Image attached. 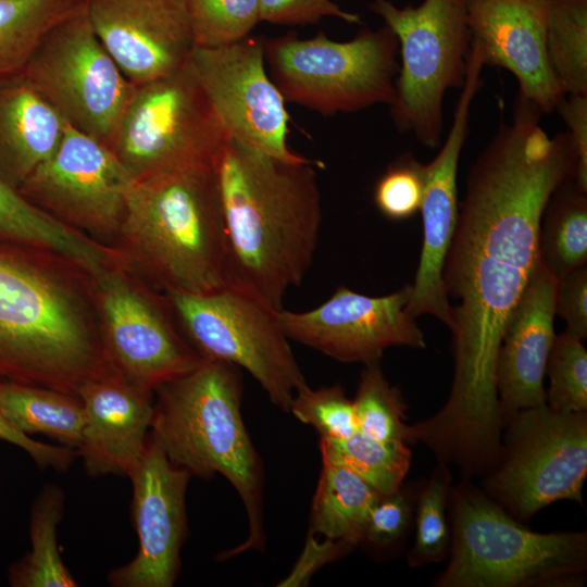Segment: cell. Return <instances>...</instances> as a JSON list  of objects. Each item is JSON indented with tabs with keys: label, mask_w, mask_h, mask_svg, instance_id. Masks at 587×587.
<instances>
[{
	"label": "cell",
	"mask_w": 587,
	"mask_h": 587,
	"mask_svg": "<svg viewBox=\"0 0 587 587\" xmlns=\"http://www.w3.org/2000/svg\"><path fill=\"white\" fill-rule=\"evenodd\" d=\"M520 93L472 163L442 280L451 304L453 378L444 407L416 423L422 442L463 463L494 459L504 417L496 378L505 328L541 263L540 224L554 190L575 178L567 132L550 137Z\"/></svg>",
	"instance_id": "6da1fadb"
},
{
	"label": "cell",
	"mask_w": 587,
	"mask_h": 587,
	"mask_svg": "<svg viewBox=\"0 0 587 587\" xmlns=\"http://www.w3.org/2000/svg\"><path fill=\"white\" fill-rule=\"evenodd\" d=\"M314 165L287 162L233 138L214 159L225 233L226 286L283 309L312 265L322 225Z\"/></svg>",
	"instance_id": "7a4b0ae2"
},
{
	"label": "cell",
	"mask_w": 587,
	"mask_h": 587,
	"mask_svg": "<svg viewBox=\"0 0 587 587\" xmlns=\"http://www.w3.org/2000/svg\"><path fill=\"white\" fill-rule=\"evenodd\" d=\"M157 389L151 434L168 460L203 478L221 474L245 505L248 536L222 558L262 550L263 471L241 415L239 367L202 359L195 369Z\"/></svg>",
	"instance_id": "3957f363"
},
{
	"label": "cell",
	"mask_w": 587,
	"mask_h": 587,
	"mask_svg": "<svg viewBox=\"0 0 587 587\" xmlns=\"http://www.w3.org/2000/svg\"><path fill=\"white\" fill-rule=\"evenodd\" d=\"M120 227L168 292L205 294L226 286L214 161L135 180Z\"/></svg>",
	"instance_id": "277c9868"
},
{
	"label": "cell",
	"mask_w": 587,
	"mask_h": 587,
	"mask_svg": "<svg viewBox=\"0 0 587 587\" xmlns=\"http://www.w3.org/2000/svg\"><path fill=\"white\" fill-rule=\"evenodd\" d=\"M23 246L0 237V380L78 397L109 372L73 301Z\"/></svg>",
	"instance_id": "5b68a950"
},
{
	"label": "cell",
	"mask_w": 587,
	"mask_h": 587,
	"mask_svg": "<svg viewBox=\"0 0 587 587\" xmlns=\"http://www.w3.org/2000/svg\"><path fill=\"white\" fill-rule=\"evenodd\" d=\"M449 562L436 587H576L587 573V532L537 533L470 479L451 486Z\"/></svg>",
	"instance_id": "8992f818"
},
{
	"label": "cell",
	"mask_w": 587,
	"mask_h": 587,
	"mask_svg": "<svg viewBox=\"0 0 587 587\" xmlns=\"http://www.w3.org/2000/svg\"><path fill=\"white\" fill-rule=\"evenodd\" d=\"M398 53V39L386 25L362 29L348 41L322 32L310 38L289 33L264 39L265 64L285 101L323 116L390 105Z\"/></svg>",
	"instance_id": "52a82bcc"
},
{
	"label": "cell",
	"mask_w": 587,
	"mask_h": 587,
	"mask_svg": "<svg viewBox=\"0 0 587 587\" xmlns=\"http://www.w3.org/2000/svg\"><path fill=\"white\" fill-rule=\"evenodd\" d=\"M399 42L401 64L395 83L390 115L397 130L411 133L426 148L442 140L444 98L462 88L471 50L466 0H424L398 8L389 0H372Z\"/></svg>",
	"instance_id": "ba28073f"
},
{
	"label": "cell",
	"mask_w": 587,
	"mask_h": 587,
	"mask_svg": "<svg viewBox=\"0 0 587 587\" xmlns=\"http://www.w3.org/2000/svg\"><path fill=\"white\" fill-rule=\"evenodd\" d=\"M501 451L483 491L519 521L560 500L580 505L587 475V412L563 413L546 403L504 422Z\"/></svg>",
	"instance_id": "9c48e42d"
},
{
	"label": "cell",
	"mask_w": 587,
	"mask_h": 587,
	"mask_svg": "<svg viewBox=\"0 0 587 587\" xmlns=\"http://www.w3.org/2000/svg\"><path fill=\"white\" fill-rule=\"evenodd\" d=\"M229 138L189 60L170 75L134 85L111 149L138 180L214 161Z\"/></svg>",
	"instance_id": "30bf717a"
},
{
	"label": "cell",
	"mask_w": 587,
	"mask_h": 587,
	"mask_svg": "<svg viewBox=\"0 0 587 587\" xmlns=\"http://www.w3.org/2000/svg\"><path fill=\"white\" fill-rule=\"evenodd\" d=\"M171 307L201 359L246 370L272 403L289 412L307 384L276 311L225 286L205 294L168 292Z\"/></svg>",
	"instance_id": "8fae6325"
},
{
	"label": "cell",
	"mask_w": 587,
	"mask_h": 587,
	"mask_svg": "<svg viewBox=\"0 0 587 587\" xmlns=\"http://www.w3.org/2000/svg\"><path fill=\"white\" fill-rule=\"evenodd\" d=\"M21 73L68 125L111 148L135 84L103 47L86 11L52 27Z\"/></svg>",
	"instance_id": "7c38bea8"
},
{
	"label": "cell",
	"mask_w": 587,
	"mask_h": 587,
	"mask_svg": "<svg viewBox=\"0 0 587 587\" xmlns=\"http://www.w3.org/2000/svg\"><path fill=\"white\" fill-rule=\"evenodd\" d=\"M190 64L230 138L273 158H308L288 146L286 101L267 74L264 39L195 47Z\"/></svg>",
	"instance_id": "4fadbf2b"
},
{
	"label": "cell",
	"mask_w": 587,
	"mask_h": 587,
	"mask_svg": "<svg viewBox=\"0 0 587 587\" xmlns=\"http://www.w3.org/2000/svg\"><path fill=\"white\" fill-rule=\"evenodd\" d=\"M134 183L109 146L66 123L55 151L17 192L51 215L109 230L121 226Z\"/></svg>",
	"instance_id": "5bb4252c"
},
{
	"label": "cell",
	"mask_w": 587,
	"mask_h": 587,
	"mask_svg": "<svg viewBox=\"0 0 587 587\" xmlns=\"http://www.w3.org/2000/svg\"><path fill=\"white\" fill-rule=\"evenodd\" d=\"M411 285L382 297L339 286L325 302L303 312L277 310L288 339L345 363L379 362L386 349H425V336L408 309Z\"/></svg>",
	"instance_id": "9a60e30c"
},
{
	"label": "cell",
	"mask_w": 587,
	"mask_h": 587,
	"mask_svg": "<svg viewBox=\"0 0 587 587\" xmlns=\"http://www.w3.org/2000/svg\"><path fill=\"white\" fill-rule=\"evenodd\" d=\"M483 67L480 54L472 50L449 133L437 155L425 164V187L420 209L423 245L407 308L414 317L429 314L447 327L451 323V305L442 270L458 221L459 160L469 133L471 107L484 85Z\"/></svg>",
	"instance_id": "2e32d148"
},
{
	"label": "cell",
	"mask_w": 587,
	"mask_h": 587,
	"mask_svg": "<svg viewBox=\"0 0 587 587\" xmlns=\"http://www.w3.org/2000/svg\"><path fill=\"white\" fill-rule=\"evenodd\" d=\"M191 473L173 464L150 433L143 454L129 476L139 549L109 574L116 587H172L180 567L187 532L186 491Z\"/></svg>",
	"instance_id": "e0dca14e"
},
{
	"label": "cell",
	"mask_w": 587,
	"mask_h": 587,
	"mask_svg": "<svg viewBox=\"0 0 587 587\" xmlns=\"http://www.w3.org/2000/svg\"><path fill=\"white\" fill-rule=\"evenodd\" d=\"M86 14L135 85L176 72L195 49L187 0H87Z\"/></svg>",
	"instance_id": "ac0fdd59"
},
{
	"label": "cell",
	"mask_w": 587,
	"mask_h": 587,
	"mask_svg": "<svg viewBox=\"0 0 587 587\" xmlns=\"http://www.w3.org/2000/svg\"><path fill=\"white\" fill-rule=\"evenodd\" d=\"M99 277L108 349L123 378L150 392L200 363L152 302L117 276Z\"/></svg>",
	"instance_id": "d6986e66"
},
{
	"label": "cell",
	"mask_w": 587,
	"mask_h": 587,
	"mask_svg": "<svg viewBox=\"0 0 587 587\" xmlns=\"http://www.w3.org/2000/svg\"><path fill=\"white\" fill-rule=\"evenodd\" d=\"M548 0H466L471 43L484 66L508 70L519 93L542 113L555 111L563 99L546 51Z\"/></svg>",
	"instance_id": "ffe728a7"
},
{
	"label": "cell",
	"mask_w": 587,
	"mask_h": 587,
	"mask_svg": "<svg viewBox=\"0 0 587 587\" xmlns=\"http://www.w3.org/2000/svg\"><path fill=\"white\" fill-rule=\"evenodd\" d=\"M78 397L84 409L82 455L90 475L121 474L137 467L153 417L150 392L120 374H105L85 383Z\"/></svg>",
	"instance_id": "44dd1931"
},
{
	"label": "cell",
	"mask_w": 587,
	"mask_h": 587,
	"mask_svg": "<svg viewBox=\"0 0 587 587\" xmlns=\"http://www.w3.org/2000/svg\"><path fill=\"white\" fill-rule=\"evenodd\" d=\"M555 289L557 278L541 259L498 352L496 378L504 422L516 411L546 403L544 378L555 338Z\"/></svg>",
	"instance_id": "7402d4cb"
},
{
	"label": "cell",
	"mask_w": 587,
	"mask_h": 587,
	"mask_svg": "<svg viewBox=\"0 0 587 587\" xmlns=\"http://www.w3.org/2000/svg\"><path fill=\"white\" fill-rule=\"evenodd\" d=\"M63 117L22 73L0 79V180L17 191L58 148Z\"/></svg>",
	"instance_id": "603a6c76"
},
{
	"label": "cell",
	"mask_w": 587,
	"mask_h": 587,
	"mask_svg": "<svg viewBox=\"0 0 587 587\" xmlns=\"http://www.w3.org/2000/svg\"><path fill=\"white\" fill-rule=\"evenodd\" d=\"M322 464L309 533L352 547L363 544L370 513L380 495L350 470Z\"/></svg>",
	"instance_id": "cb8c5ba5"
},
{
	"label": "cell",
	"mask_w": 587,
	"mask_h": 587,
	"mask_svg": "<svg viewBox=\"0 0 587 587\" xmlns=\"http://www.w3.org/2000/svg\"><path fill=\"white\" fill-rule=\"evenodd\" d=\"M0 413L26 435L39 433L76 451L80 448L85 417L77 396L0 380Z\"/></svg>",
	"instance_id": "d4e9b609"
},
{
	"label": "cell",
	"mask_w": 587,
	"mask_h": 587,
	"mask_svg": "<svg viewBox=\"0 0 587 587\" xmlns=\"http://www.w3.org/2000/svg\"><path fill=\"white\" fill-rule=\"evenodd\" d=\"M540 251L555 278L586 265L587 190L570 178L551 195L541 217Z\"/></svg>",
	"instance_id": "484cf974"
},
{
	"label": "cell",
	"mask_w": 587,
	"mask_h": 587,
	"mask_svg": "<svg viewBox=\"0 0 587 587\" xmlns=\"http://www.w3.org/2000/svg\"><path fill=\"white\" fill-rule=\"evenodd\" d=\"M87 0H0V79L21 73L46 34Z\"/></svg>",
	"instance_id": "4316f807"
},
{
	"label": "cell",
	"mask_w": 587,
	"mask_h": 587,
	"mask_svg": "<svg viewBox=\"0 0 587 587\" xmlns=\"http://www.w3.org/2000/svg\"><path fill=\"white\" fill-rule=\"evenodd\" d=\"M64 495L54 485L46 486L37 497L30 516V551L10 571V584L16 587H76L77 583L62 561L58 547V524Z\"/></svg>",
	"instance_id": "83f0119b"
},
{
	"label": "cell",
	"mask_w": 587,
	"mask_h": 587,
	"mask_svg": "<svg viewBox=\"0 0 587 587\" xmlns=\"http://www.w3.org/2000/svg\"><path fill=\"white\" fill-rule=\"evenodd\" d=\"M323 463L346 467L380 496L396 491L410 470L411 450L401 441H382L355 432L346 438L320 437Z\"/></svg>",
	"instance_id": "f1b7e54d"
},
{
	"label": "cell",
	"mask_w": 587,
	"mask_h": 587,
	"mask_svg": "<svg viewBox=\"0 0 587 587\" xmlns=\"http://www.w3.org/2000/svg\"><path fill=\"white\" fill-rule=\"evenodd\" d=\"M546 51L565 95H587V0H548Z\"/></svg>",
	"instance_id": "f546056e"
},
{
	"label": "cell",
	"mask_w": 587,
	"mask_h": 587,
	"mask_svg": "<svg viewBox=\"0 0 587 587\" xmlns=\"http://www.w3.org/2000/svg\"><path fill=\"white\" fill-rule=\"evenodd\" d=\"M0 237L52 250L73 262L88 252V240L37 208L0 180Z\"/></svg>",
	"instance_id": "4dcf8cb0"
},
{
	"label": "cell",
	"mask_w": 587,
	"mask_h": 587,
	"mask_svg": "<svg viewBox=\"0 0 587 587\" xmlns=\"http://www.w3.org/2000/svg\"><path fill=\"white\" fill-rule=\"evenodd\" d=\"M353 401L358 432L382 441L413 444L405 423L407 404L400 389L385 377L380 361L361 372Z\"/></svg>",
	"instance_id": "1f68e13d"
},
{
	"label": "cell",
	"mask_w": 587,
	"mask_h": 587,
	"mask_svg": "<svg viewBox=\"0 0 587 587\" xmlns=\"http://www.w3.org/2000/svg\"><path fill=\"white\" fill-rule=\"evenodd\" d=\"M449 465L438 462L415 499V537L407 555L410 567L442 561L449 553L451 530L448 501L451 489Z\"/></svg>",
	"instance_id": "d6a6232c"
},
{
	"label": "cell",
	"mask_w": 587,
	"mask_h": 587,
	"mask_svg": "<svg viewBox=\"0 0 587 587\" xmlns=\"http://www.w3.org/2000/svg\"><path fill=\"white\" fill-rule=\"evenodd\" d=\"M187 4L195 47L235 43L261 22L258 0H187Z\"/></svg>",
	"instance_id": "836d02e7"
},
{
	"label": "cell",
	"mask_w": 587,
	"mask_h": 587,
	"mask_svg": "<svg viewBox=\"0 0 587 587\" xmlns=\"http://www.w3.org/2000/svg\"><path fill=\"white\" fill-rule=\"evenodd\" d=\"M546 374V404L563 413L587 412V350L583 340L566 332L555 335Z\"/></svg>",
	"instance_id": "e575fe53"
},
{
	"label": "cell",
	"mask_w": 587,
	"mask_h": 587,
	"mask_svg": "<svg viewBox=\"0 0 587 587\" xmlns=\"http://www.w3.org/2000/svg\"><path fill=\"white\" fill-rule=\"evenodd\" d=\"M289 412L320 437L346 438L358 430L353 401L339 384L317 389L305 385L296 391Z\"/></svg>",
	"instance_id": "d590c367"
},
{
	"label": "cell",
	"mask_w": 587,
	"mask_h": 587,
	"mask_svg": "<svg viewBox=\"0 0 587 587\" xmlns=\"http://www.w3.org/2000/svg\"><path fill=\"white\" fill-rule=\"evenodd\" d=\"M425 187V164L410 152L399 155L377 179L373 202L390 221H405L422 205Z\"/></svg>",
	"instance_id": "8d00e7d4"
},
{
	"label": "cell",
	"mask_w": 587,
	"mask_h": 587,
	"mask_svg": "<svg viewBox=\"0 0 587 587\" xmlns=\"http://www.w3.org/2000/svg\"><path fill=\"white\" fill-rule=\"evenodd\" d=\"M414 502L413 495L402 486L380 496L370 513L363 542L386 548L399 541L412 522Z\"/></svg>",
	"instance_id": "74e56055"
},
{
	"label": "cell",
	"mask_w": 587,
	"mask_h": 587,
	"mask_svg": "<svg viewBox=\"0 0 587 587\" xmlns=\"http://www.w3.org/2000/svg\"><path fill=\"white\" fill-rule=\"evenodd\" d=\"M260 20L278 25L315 24L323 17H337L361 24L357 13L342 10L332 0H258Z\"/></svg>",
	"instance_id": "f35d334b"
},
{
	"label": "cell",
	"mask_w": 587,
	"mask_h": 587,
	"mask_svg": "<svg viewBox=\"0 0 587 587\" xmlns=\"http://www.w3.org/2000/svg\"><path fill=\"white\" fill-rule=\"evenodd\" d=\"M555 314L566 324L565 332L587 338V267L582 266L557 279Z\"/></svg>",
	"instance_id": "ab89813d"
},
{
	"label": "cell",
	"mask_w": 587,
	"mask_h": 587,
	"mask_svg": "<svg viewBox=\"0 0 587 587\" xmlns=\"http://www.w3.org/2000/svg\"><path fill=\"white\" fill-rule=\"evenodd\" d=\"M569 127L577 165L575 183L587 190V95H567L555 108Z\"/></svg>",
	"instance_id": "60d3db41"
},
{
	"label": "cell",
	"mask_w": 587,
	"mask_h": 587,
	"mask_svg": "<svg viewBox=\"0 0 587 587\" xmlns=\"http://www.w3.org/2000/svg\"><path fill=\"white\" fill-rule=\"evenodd\" d=\"M352 546L341 540H319L309 533L303 551L290 574L278 586H305L320 567L346 554Z\"/></svg>",
	"instance_id": "b9f144b4"
},
{
	"label": "cell",
	"mask_w": 587,
	"mask_h": 587,
	"mask_svg": "<svg viewBox=\"0 0 587 587\" xmlns=\"http://www.w3.org/2000/svg\"><path fill=\"white\" fill-rule=\"evenodd\" d=\"M0 439L23 449L40 467L65 471L73 462L77 451L66 446L47 445L35 440L16 429L0 413Z\"/></svg>",
	"instance_id": "7bdbcfd3"
}]
</instances>
